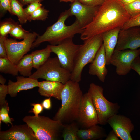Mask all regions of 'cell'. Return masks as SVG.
Here are the masks:
<instances>
[{
    "label": "cell",
    "mask_w": 140,
    "mask_h": 140,
    "mask_svg": "<svg viewBox=\"0 0 140 140\" xmlns=\"http://www.w3.org/2000/svg\"><path fill=\"white\" fill-rule=\"evenodd\" d=\"M131 18L120 1L106 0L100 6L93 20L83 29L80 39L84 41L114 28H121Z\"/></svg>",
    "instance_id": "obj_1"
},
{
    "label": "cell",
    "mask_w": 140,
    "mask_h": 140,
    "mask_svg": "<svg viewBox=\"0 0 140 140\" xmlns=\"http://www.w3.org/2000/svg\"><path fill=\"white\" fill-rule=\"evenodd\" d=\"M70 16L69 9L62 12L55 23L47 27L42 35H38L32 44L31 49L45 42H48L51 45H57L66 39L73 38L76 34H81L83 29L76 20L70 25H65V22Z\"/></svg>",
    "instance_id": "obj_2"
},
{
    "label": "cell",
    "mask_w": 140,
    "mask_h": 140,
    "mask_svg": "<svg viewBox=\"0 0 140 140\" xmlns=\"http://www.w3.org/2000/svg\"><path fill=\"white\" fill-rule=\"evenodd\" d=\"M78 82L69 80L64 84L61 105L54 118L62 123L77 120L83 94Z\"/></svg>",
    "instance_id": "obj_3"
},
{
    "label": "cell",
    "mask_w": 140,
    "mask_h": 140,
    "mask_svg": "<svg viewBox=\"0 0 140 140\" xmlns=\"http://www.w3.org/2000/svg\"><path fill=\"white\" fill-rule=\"evenodd\" d=\"M84 41L75 56L71 72L70 80L78 83L81 80L84 68L92 62L103 44L102 34L94 36Z\"/></svg>",
    "instance_id": "obj_4"
},
{
    "label": "cell",
    "mask_w": 140,
    "mask_h": 140,
    "mask_svg": "<svg viewBox=\"0 0 140 140\" xmlns=\"http://www.w3.org/2000/svg\"><path fill=\"white\" fill-rule=\"evenodd\" d=\"M23 120L32 128L37 140L58 139L65 125L60 121L39 115L26 116Z\"/></svg>",
    "instance_id": "obj_5"
},
{
    "label": "cell",
    "mask_w": 140,
    "mask_h": 140,
    "mask_svg": "<svg viewBox=\"0 0 140 140\" xmlns=\"http://www.w3.org/2000/svg\"><path fill=\"white\" fill-rule=\"evenodd\" d=\"M103 89L101 86L93 83L90 84L88 92L97 114L98 124L104 125L108 120L117 114L120 106L117 103H113L107 100L103 94Z\"/></svg>",
    "instance_id": "obj_6"
},
{
    "label": "cell",
    "mask_w": 140,
    "mask_h": 140,
    "mask_svg": "<svg viewBox=\"0 0 140 140\" xmlns=\"http://www.w3.org/2000/svg\"><path fill=\"white\" fill-rule=\"evenodd\" d=\"M71 72L61 66L57 57L49 58L29 77L57 81L64 84L70 80Z\"/></svg>",
    "instance_id": "obj_7"
},
{
    "label": "cell",
    "mask_w": 140,
    "mask_h": 140,
    "mask_svg": "<svg viewBox=\"0 0 140 140\" xmlns=\"http://www.w3.org/2000/svg\"><path fill=\"white\" fill-rule=\"evenodd\" d=\"M38 35L35 32H29L23 40L20 41L5 37L4 41L8 58L16 65L31 49L32 44Z\"/></svg>",
    "instance_id": "obj_8"
},
{
    "label": "cell",
    "mask_w": 140,
    "mask_h": 140,
    "mask_svg": "<svg viewBox=\"0 0 140 140\" xmlns=\"http://www.w3.org/2000/svg\"><path fill=\"white\" fill-rule=\"evenodd\" d=\"M81 45L75 44L73 38H69L57 45L49 46L51 52L57 55L62 67L71 72L75 56Z\"/></svg>",
    "instance_id": "obj_9"
},
{
    "label": "cell",
    "mask_w": 140,
    "mask_h": 140,
    "mask_svg": "<svg viewBox=\"0 0 140 140\" xmlns=\"http://www.w3.org/2000/svg\"><path fill=\"white\" fill-rule=\"evenodd\" d=\"M140 55V48L120 50L115 49L111 56L110 64L115 66L117 74L124 76L131 69V65L134 59Z\"/></svg>",
    "instance_id": "obj_10"
},
{
    "label": "cell",
    "mask_w": 140,
    "mask_h": 140,
    "mask_svg": "<svg viewBox=\"0 0 140 140\" xmlns=\"http://www.w3.org/2000/svg\"><path fill=\"white\" fill-rule=\"evenodd\" d=\"M99 7L86 5L75 0L71 3L69 10L71 16H75L76 20L83 29L93 20Z\"/></svg>",
    "instance_id": "obj_11"
},
{
    "label": "cell",
    "mask_w": 140,
    "mask_h": 140,
    "mask_svg": "<svg viewBox=\"0 0 140 140\" xmlns=\"http://www.w3.org/2000/svg\"><path fill=\"white\" fill-rule=\"evenodd\" d=\"M77 120L87 128L98 124L96 111L88 92L83 94Z\"/></svg>",
    "instance_id": "obj_12"
},
{
    "label": "cell",
    "mask_w": 140,
    "mask_h": 140,
    "mask_svg": "<svg viewBox=\"0 0 140 140\" xmlns=\"http://www.w3.org/2000/svg\"><path fill=\"white\" fill-rule=\"evenodd\" d=\"M140 47V26L121 29L115 49L135 50Z\"/></svg>",
    "instance_id": "obj_13"
},
{
    "label": "cell",
    "mask_w": 140,
    "mask_h": 140,
    "mask_svg": "<svg viewBox=\"0 0 140 140\" xmlns=\"http://www.w3.org/2000/svg\"><path fill=\"white\" fill-rule=\"evenodd\" d=\"M107 123L120 139L133 140L131 133L134 129V126L129 118L123 115L116 114L109 118Z\"/></svg>",
    "instance_id": "obj_14"
},
{
    "label": "cell",
    "mask_w": 140,
    "mask_h": 140,
    "mask_svg": "<svg viewBox=\"0 0 140 140\" xmlns=\"http://www.w3.org/2000/svg\"><path fill=\"white\" fill-rule=\"evenodd\" d=\"M0 140H37L34 131L26 123L12 125L6 131H1Z\"/></svg>",
    "instance_id": "obj_15"
},
{
    "label": "cell",
    "mask_w": 140,
    "mask_h": 140,
    "mask_svg": "<svg viewBox=\"0 0 140 140\" xmlns=\"http://www.w3.org/2000/svg\"><path fill=\"white\" fill-rule=\"evenodd\" d=\"M106 65L105 51L103 44L89 65V74L91 75H96L100 81L104 82L108 72Z\"/></svg>",
    "instance_id": "obj_16"
},
{
    "label": "cell",
    "mask_w": 140,
    "mask_h": 140,
    "mask_svg": "<svg viewBox=\"0 0 140 140\" xmlns=\"http://www.w3.org/2000/svg\"><path fill=\"white\" fill-rule=\"evenodd\" d=\"M16 78V82L9 80L7 85L8 94L12 97L16 96L17 93L22 90L30 89L38 86L39 82L37 79L23 76H17Z\"/></svg>",
    "instance_id": "obj_17"
},
{
    "label": "cell",
    "mask_w": 140,
    "mask_h": 140,
    "mask_svg": "<svg viewBox=\"0 0 140 140\" xmlns=\"http://www.w3.org/2000/svg\"><path fill=\"white\" fill-rule=\"evenodd\" d=\"M64 85V84L59 82L46 80L39 82L38 92L42 96L53 97L60 100Z\"/></svg>",
    "instance_id": "obj_18"
},
{
    "label": "cell",
    "mask_w": 140,
    "mask_h": 140,
    "mask_svg": "<svg viewBox=\"0 0 140 140\" xmlns=\"http://www.w3.org/2000/svg\"><path fill=\"white\" fill-rule=\"evenodd\" d=\"M121 29L116 28L102 34L107 65L110 64L111 57L117 45Z\"/></svg>",
    "instance_id": "obj_19"
},
{
    "label": "cell",
    "mask_w": 140,
    "mask_h": 140,
    "mask_svg": "<svg viewBox=\"0 0 140 140\" xmlns=\"http://www.w3.org/2000/svg\"><path fill=\"white\" fill-rule=\"evenodd\" d=\"M77 135L79 140H95L102 139L107 136L105 131L97 124L87 129L79 130Z\"/></svg>",
    "instance_id": "obj_20"
},
{
    "label": "cell",
    "mask_w": 140,
    "mask_h": 140,
    "mask_svg": "<svg viewBox=\"0 0 140 140\" xmlns=\"http://www.w3.org/2000/svg\"><path fill=\"white\" fill-rule=\"evenodd\" d=\"M18 71L24 77H29L32 74L33 67V57L31 53L24 55L16 65Z\"/></svg>",
    "instance_id": "obj_21"
},
{
    "label": "cell",
    "mask_w": 140,
    "mask_h": 140,
    "mask_svg": "<svg viewBox=\"0 0 140 140\" xmlns=\"http://www.w3.org/2000/svg\"><path fill=\"white\" fill-rule=\"evenodd\" d=\"M51 52L49 45L44 49L32 52L33 68L37 69L43 64L50 57Z\"/></svg>",
    "instance_id": "obj_22"
},
{
    "label": "cell",
    "mask_w": 140,
    "mask_h": 140,
    "mask_svg": "<svg viewBox=\"0 0 140 140\" xmlns=\"http://www.w3.org/2000/svg\"><path fill=\"white\" fill-rule=\"evenodd\" d=\"M11 14L16 16L18 20L21 24L26 23L28 17L26 15L23 6L18 0H10Z\"/></svg>",
    "instance_id": "obj_23"
},
{
    "label": "cell",
    "mask_w": 140,
    "mask_h": 140,
    "mask_svg": "<svg viewBox=\"0 0 140 140\" xmlns=\"http://www.w3.org/2000/svg\"><path fill=\"white\" fill-rule=\"evenodd\" d=\"M0 72L14 76H17L18 73L16 65L8 58H0Z\"/></svg>",
    "instance_id": "obj_24"
},
{
    "label": "cell",
    "mask_w": 140,
    "mask_h": 140,
    "mask_svg": "<svg viewBox=\"0 0 140 140\" xmlns=\"http://www.w3.org/2000/svg\"><path fill=\"white\" fill-rule=\"evenodd\" d=\"M79 130L76 124L72 123L65 125L62 132V136L64 140H79L77 135Z\"/></svg>",
    "instance_id": "obj_25"
},
{
    "label": "cell",
    "mask_w": 140,
    "mask_h": 140,
    "mask_svg": "<svg viewBox=\"0 0 140 140\" xmlns=\"http://www.w3.org/2000/svg\"><path fill=\"white\" fill-rule=\"evenodd\" d=\"M49 11L42 6L39 8L27 18L29 21L38 20L44 21L47 18Z\"/></svg>",
    "instance_id": "obj_26"
},
{
    "label": "cell",
    "mask_w": 140,
    "mask_h": 140,
    "mask_svg": "<svg viewBox=\"0 0 140 140\" xmlns=\"http://www.w3.org/2000/svg\"><path fill=\"white\" fill-rule=\"evenodd\" d=\"M17 23L11 18L1 22L0 24V36L7 37L11 31Z\"/></svg>",
    "instance_id": "obj_27"
},
{
    "label": "cell",
    "mask_w": 140,
    "mask_h": 140,
    "mask_svg": "<svg viewBox=\"0 0 140 140\" xmlns=\"http://www.w3.org/2000/svg\"><path fill=\"white\" fill-rule=\"evenodd\" d=\"M124 6L131 18L140 15V0H136L130 3L124 5Z\"/></svg>",
    "instance_id": "obj_28"
},
{
    "label": "cell",
    "mask_w": 140,
    "mask_h": 140,
    "mask_svg": "<svg viewBox=\"0 0 140 140\" xmlns=\"http://www.w3.org/2000/svg\"><path fill=\"white\" fill-rule=\"evenodd\" d=\"M29 33L23 28L21 25L18 23L12 29L9 34L13 38L18 39H24Z\"/></svg>",
    "instance_id": "obj_29"
},
{
    "label": "cell",
    "mask_w": 140,
    "mask_h": 140,
    "mask_svg": "<svg viewBox=\"0 0 140 140\" xmlns=\"http://www.w3.org/2000/svg\"><path fill=\"white\" fill-rule=\"evenodd\" d=\"M8 94V86L5 84L0 85V108L6 107L9 108L7 101L5 100L7 95Z\"/></svg>",
    "instance_id": "obj_30"
},
{
    "label": "cell",
    "mask_w": 140,
    "mask_h": 140,
    "mask_svg": "<svg viewBox=\"0 0 140 140\" xmlns=\"http://www.w3.org/2000/svg\"><path fill=\"white\" fill-rule=\"evenodd\" d=\"M9 110V108L6 107L0 108V121H2L6 124L9 123L12 125V119L8 115Z\"/></svg>",
    "instance_id": "obj_31"
},
{
    "label": "cell",
    "mask_w": 140,
    "mask_h": 140,
    "mask_svg": "<svg viewBox=\"0 0 140 140\" xmlns=\"http://www.w3.org/2000/svg\"><path fill=\"white\" fill-rule=\"evenodd\" d=\"M41 2L39 1L33 2L28 5L27 7L24 9L28 17L38 8L42 6Z\"/></svg>",
    "instance_id": "obj_32"
},
{
    "label": "cell",
    "mask_w": 140,
    "mask_h": 140,
    "mask_svg": "<svg viewBox=\"0 0 140 140\" xmlns=\"http://www.w3.org/2000/svg\"><path fill=\"white\" fill-rule=\"evenodd\" d=\"M140 26V15L128 20L121 29H125L129 28Z\"/></svg>",
    "instance_id": "obj_33"
},
{
    "label": "cell",
    "mask_w": 140,
    "mask_h": 140,
    "mask_svg": "<svg viewBox=\"0 0 140 140\" xmlns=\"http://www.w3.org/2000/svg\"><path fill=\"white\" fill-rule=\"evenodd\" d=\"M0 16H2L7 11L10 14V0H0Z\"/></svg>",
    "instance_id": "obj_34"
},
{
    "label": "cell",
    "mask_w": 140,
    "mask_h": 140,
    "mask_svg": "<svg viewBox=\"0 0 140 140\" xmlns=\"http://www.w3.org/2000/svg\"><path fill=\"white\" fill-rule=\"evenodd\" d=\"M82 4L91 6H98L101 5L105 0H78Z\"/></svg>",
    "instance_id": "obj_35"
},
{
    "label": "cell",
    "mask_w": 140,
    "mask_h": 140,
    "mask_svg": "<svg viewBox=\"0 0 140 140\" xmlns=\"http://www.w3.org/2000/svg\"><path fill=\"white\" fill-rule=\"evenodd\" d=\"M5 37L0 36V58H8L7 51L4 41Z\"/></svg>",
    "instance_id": "obj_36"
},
{
    "label": "cell",
    "mask_w": 140,
    "mask_h": 140,
    "mask_svg": "<svg viewBox=\"0 0 140 140\" xmlns=\"http://www.w3.org/2000/svg\"><path fill=\"white\" fill-rule=\"evenodd\" d=\"M31 106H33L31 110L29 111V112L33 113L36 116H38L39 114L41 113L43 110V107L41 104L37 103H33L31 104Z\"/></svg>",
    "instance_id": "obj_37"
},
{
    "label": "cell",
    "mask_w": 140,
    "mask_h": 140,
    "mask_svg": "<svg viewBox=\"0 0 140 140\" xmlns=\"http://www.w3.org/2000/svg\"><path fill=\"white\" fill-rule=\"evenodd\" d=\"M131 69L136 71L140 76V56L136 58L131 65Z\"/></svg>",
    "instance_id": "obj_38"
},
{
    "label": "cell",
    "mask_w": 140,
    "mask_h": 140,
    "mask_svg": "<svg viewBox=\"0 0 140 140\" xmlns=\"http://www.w3.org/2000/svg\"><path fill=\"white\" fill-rule=\"evenodd\" d=\"M119 138L116 133L112 130L106 136L105 140H119Z\"/></svg>",
    "instance_id": "obj_39"
},
{
    "label": "cell",
    "mask_w": 140,
    "mask_h": 140,
    "mask_svg": "<svg viewBox=\"0 0 140 140\" xmlns=\"http://www.w3.org/2000/svg\"><path fill=\"white\" fill-rule=\"evenodd\" d=\"M51 97L44 100L42 102L41 104L45 109L49 110L51 107V103L50 99Z\"/></svg>",
    "instance_id": "obj_40"
},
{
    "label": "cell",
    "mask_w": 140,
    "mask_h": 140,
    "mask_svg": "<svg viewBox=\"0 0 140 140\" xmlns=\"http://www.w3.org/2000/svg\"><path fill=\"white\" fill-rule=\"evenodd\" d=\"M19 3L23 6L28 5L33 2L39 1L41 2L43 0H18Z\"/></svg>",
    "instance_id": "obj_41"
},
{
    "label": "cell",
    "mask_w": 140,
    "mask_h": 140,
    "mask_svg": "<svg viewBox=\"0 0 140 140\" xmlns=\"http://www.w3.org/2000/svg\"><path fill=\"white\" fill-rule=\"evenodd\" d=\"M136 0H119L124 5L130 3Z\"/></svg>",
    "instance_id": "obj_42"
},
{
    "label": "cell",
    "mask_w": 140,
    "mask_h": 140,
    "mask_svg": "<svg viewBox=\"0 0 140 140\" xmlns=\"http://www.w3.org/2000/svg\"><path fill=\"white\" fill-rule=\"evenodd\" d=\"M6 80L2 75H0V83L1 84H5Z\"/></svg>",
    "instance_id": "obj_43"
},
{
    "label": "cell",
    "mask_w": 140,
    "mask_h": 140,
    "mask_svg": "<svg viewBox=\"0 0 140 140\" xmlns=\"http://www.w3.org/2000/svg\"><path fill=\"white\" fill-rule=\"evenodd\" d=\"M60 2H68L71 3L73 2L75 0H59Z\"/></svg>",
    "instance_id": "obj_44"
},
{
    "label": "cell",
    "mask_w": 140,
    "mask_h": 140,
    "mask_svg": "<svg viewBox=\"0 0 140 140\" xmlns=\"http://www.w3.org/2000/svg\"><path fill=\"white\" fill-rule=\"evenodd\" d=\"M107 0H105V1Z\"/></svg>",
    "instance_id": "obj_45"
},
{
    "label": "cell",
    "mask_w": 140,
    "mask_h": 140,
    "mask_svg": "<svg viewBox=\"0 0 140 140\" xmlns=\"http://www.w3.org/2000/svg\"></svg>",
    "instance_id": "obj_46"
}]
</instances>
